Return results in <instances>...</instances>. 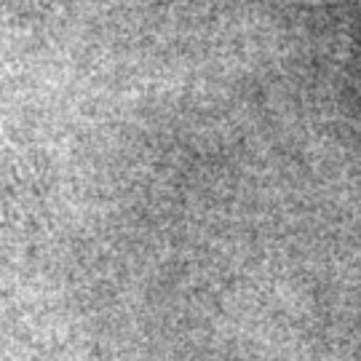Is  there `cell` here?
Segmentation results:
<instances>
[{
	"label": "cell",
	"mask_w": 361,
	"mask_h": 361,
	"mask_svg": "<svg viewBox=\"0 0 361 361\" xmlns=\"http://www.w3.org/2000/svg\"><path fill=\"white\" fill-rule=\"evenodd\" d=\"M8 177H11V150H8V145L3 140V131H0V193H3Z\"/></svg>",
	"instance_id": "1"
}]
</instances>
